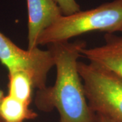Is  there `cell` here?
I'll use <instances>...</instances> for the list:
<instances>
[{"instance_id": "obj_1", "label": "cell", "mask_w": 122, "mask_h": 122, "mask_svg": "<svg viewBox=\"0 0 122 122\" xmlns=\"http://www.w3.org/2000/svg\"><path fill=\"white\" fill-rule=\"evenodd\" d=\"M49 46L56 69V79L52 87L37 90L36 107L46 112L56 109L60 122H97L96 115L87 103L78 71V58L86 42L64 41Z\"/></svg>"}, {"instance_id": "obj_2", "label": "cell", "mask_w": 122, "mask_h": 122, "mask_svg": "<svg viewBox=\"0 0 122 122\" xmlns=\"http://www.w3.org/2000/svg\"><path fill=\"white\" fill-rule=\"evenodd\" d=\"M122 29V0H114L95 8L62 16L39 36L37 45L69 41L73 37L93 31L113 34Z\"/></svg>"}, {"instance_id": "obj_3", "label": "cell", "mask_w": 122, "mask_h": 122, "mask_svg": "<svg viewBox=\"0 0 122 122\" xmlns=\"http://www.w3.org/2000/svg\"><path fill=\"white\" fill-rule=\"evenodd\" d=\"M85 94L96 115L122 122V79L104 67L90 62H78Z\"/></svg>"}, {"instance_id": "obj_4", "label": "cell", "mask_w": 122, "mask_h": 122, "mask_svg": "<svg viewBox=\"0 0 122 122\" xmlns=\"http://www.w3.org/2000/svg\"><path fill=\"white\" fill-rule=\"evenodd\" d=\"M0 62L8 73L22 71L30 75L34 87L44 90L50 69L54 66L50 50H43L38 47L32 50H23L0 31Z\"/></svg>"}, {"instance_id": "obj_5", "label": "cell", "mask_w": 122, "mask_h": 122, "mask_svg": "<svg viewBox=\"0 0 122 122\" xmlns=\"http://www.w3.org/2000/svg\"><path fill=\"white\" fill-rule=\"evenodd\" d=\"M28 10V50L38 47L39 36L63 15L54 0H26Z\"/></svg>"}, {"instance_id": "obj_6", "label": "cell", "mask_w": 122, "mask_h": 122, "mask_svg": "<svg viewBox=\"0 0 122 122\" xmlns=\"http://www.w3.org/2000/svg\"><path fill=\"white\" fill-rule=\"evenodd\" d=\"M105 44L92 48L81 50L88 61L109 70L122 79V36L107 33Z\"/></svg>"}, {"instance_id": "obj_7", "label": "cell", "mask_w": 122, "mask_h": 122, "mask_svg": "<svg viewBox=\"0 0 122 122\" xmlns=\"http://www.w3.org/2000/svg\"><path fill=\"white\" fill-rule=\"evenodd\" d=\"M0 117L3 122H24L35 119L37 114L29 108V105L8 94L1 100Z\"/></svg>"}, {"instance_id": "obj_8", "label": "cell", "mask_w": 122, "mask_h": 122, "mask_svg": "<svg viewBox=\"0 0 122 122\" xmlns=\"http://www.w3.org/2000/svg\"><path fill=\"white\" fill-rule=\"evenodd\" d=\"M8 94L29 105L34 85L30 75L22 71L8 73Z\"/></svg>"}, {"instance_id": "obj_9", "label": "cell", "mask_w": 122, "mask_h": 122, "mask_svg": "<svg viewBox=\"0 0 122 122\" xmlns=\"http://www.w3.org/2000/svg\"><path fill=\"white\" fill-rule=\"evenodd\" d=\"M61 8L63 16H69L81 10L80 5L75 0H54Z\"/></svg>"}, {"instance_id": "obj_10", "label": "cell", "mask_w": 122, "mask_h": 122, "mask_svg": "<svg viewBox=\"0 0 122 122\" xmlns=\"http://www.w3.org/2000/svg\"><path fill=\"white\" fill-rule=\"evenodd\" d=\"M96 116H97V122H116L102 115H96Z\"/></svg>"}, {"instance_id": "obj_11", "label": "cell", "mask_w": 122, "mask_h": 122, "mask_svg": "<svg viewBox=\"0 0 122 122\" xmlns=\"http://www.w3.org/2000/svg\"><path fill=\"white\" fill-rule=\"evenodd\" d=\"M4 92H3V91L2 90H0V105H1V100H2V99L4 98ZM0 122H3L2 121H1V117H0Z\"/></svg>"}, {"instance_id": "obj_12", "label": "cell", "mask_w": 122, "mask_h": 122, "mask_svg": "<svg viewBox=\"0 0 122 122\" xmlns=\"http://www.w3.org/2000/svg\"><path fill=\"white\" fill-rule=\"evenodd\" d=\"M121 32H122V30H121Z\"/></svg>"}, {"instance_id": "obj_13", "label": "cell", "mask_w": 122, "mask_h": 122, "mask_svg": "<svg viewBox=\"0 0 122 122\" xmlns=\"http://www.w3.org/2000/svg\"></svg>"}]
</instances>
